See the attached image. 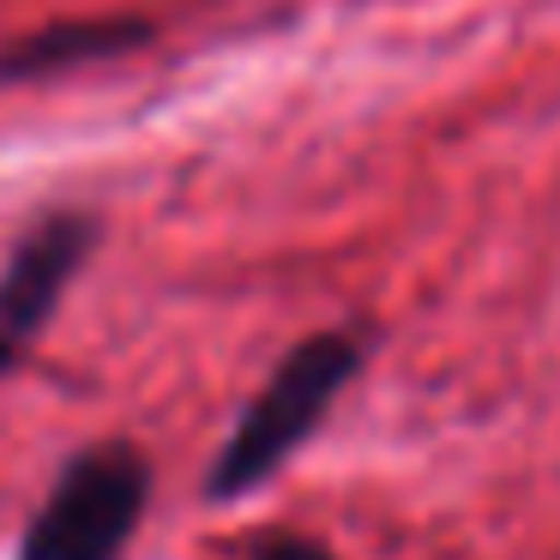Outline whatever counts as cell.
<instances>
[{"label": "cell", "instance_id": "obj_5", "mask_svg": "<svg viewBox=\"0 0 560 560\" xmlns=\"http://www.w3.org/2000/svg\"><path fill=\"white\" fill-rule=\"evenodd\" d=\"M242 560H331V555L319 542H307V536L271 530V536H254V542L242 548Z\"/></svg>", "mask_w": 560, "mask_h": 560}, {"label": "cell", "instance_id": "obj_3", "mask_svg": "<svg viewBox=\"0 0 560 560\" xmlns=\"http://www.w3.org/2000/svg\"><path fill=\"white\" fill-rule=\"evenodd\" d=\"M97 247V223L85 211H55L43 218L25 242L13 247L7 271H0V374L25 355V343L49 326L55 302L67 295L73 271Z\"/></svg>", "mask_w": 560, "mask_h": 560}, {"label": "cell", "instance_id": "obj_1", "mask_svg": "<svg viewBox=\"0 0 560 560\" xmlns=\"http://www.w3.org/2000/svg\"><path fill=\"white\" fill-rule=\"evenodd\" d=\"M355 362H362V350H355L343 331H319V338L295 343L278 362V374L259 386V398L242 410V422L223 440V452L211 458L206 494L211 500H242V494H254L259 482H271L278 464L319 428V416L331 410V398L355 380Z\"/></svg>", "mask_w": 560, "mask_h": 560}, {"label": "cell", "instance_id": "obj_4", "mask_svg": "<svg viewBox=\"0 0 560 560\" xmlns=\"http://www.w3.org/2000/svg\"><path fill=\"white\" fill-rule=\"evenodd\" d=\"M145 37H151V25H139V19H85V25L31 31V37L0 49V85L49 79V73H67V67H85V61H109V55L139 49Z\"/></svg>", "mask_w": 560, "mask_h": 560}, {"label": "cell", "instance_id": "obj_2", "mask_svg": "<svg viewBox=\"0 0 560 560\" xmlns=\"http://www.w3.org/2000/svg\"><path fill=\"white\" fill-rule=\"evenodd\" d=\"M151 500V464L127 440H103L67 458L49 500L25 524L13 560H121Z\"/></svg>", "mask_w": 560, "mask_h": 560}]
</instances>
